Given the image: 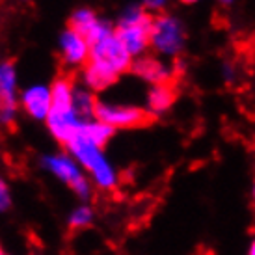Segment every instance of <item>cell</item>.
Returning <instances> with one entry per match:
<instances>
[{
  "mask_svg": "<svg viewBox=\"0 0 255 255\" xmlns=\"http://www.w3.org/2000/svg\"><path fill=\"white\" fill-rule=\"evenodd\" d=\"M134 58L128 54L116 32L93 45L84 67V80L92 90L99 92L114 84L120 75L130 71Z\"/></svg>",
  "mask_w": 255,
  "mask_h": 255,
  "instance_id": "6da1fadb",
  "label": "cell"
},
{
  "mask_svg": "<svg viewBox=\"0 0 255 255\" xmlns=\"http://www.w3.org/2000/svg\"><path fill=\"white\" fill-rule=\"evenodd\" d=\"M67 149L71 156L80 164V168L90 175L95 186H99L101 190H112L118 184V171L108 160L103 147L92 143L82 132H78L71 142L67 143Z\"/></svg>",
  "mask_w": 255,
  "mask_h": 255,
  "instance_id": "7a4b0ae2",
  "label": "cell"
},
{
  "mask_svg": "<svg viewBox=\"0 0 255 255\" xmlns=\"http://www.w3.org/2000/svg\"><path fill=\"white\" fill-rule=\"evenodd\" d=\"M188 34L186 26L181 17L173 13H160L153 15V24H151V39H149V49L160 58H181L183 50L186 49Z\"/></svg>",
  "mask_w": 255,
  "mask_h": 255,
  "instance_id": "3957f363",
  "label": "cell"
},
{
  "mask_svg": "<svg viewBox=\"0 0 255 255\" xmlns=\"http://www.w3.org/2000/svg\"><path fill=\"white\" fill-rule=\"evenodd\" d=\"M43 166L45 170H49L56 179L65 183L69 188L77 192L80 198H86L90 194L92 184L86 177V171L78 166V162L71 155L65 153H58V155H49L43 158Z\"/></svg>",
  "mask_w": 255,
  "mask_h": 255,
  "instance_id": "277c9868",
  "label": "cell"
},
{
  "mask_svg": "<svg viewBox=\"0 0 255 255\" xmlns=\"http://www.w3.org/2000/svg\"><path fill=\"white\" fill-rule=\"evenodd\" d=\"M95 120L103 121L112 128H136L147 125L153 120L145 108L130 107V105H108L97 101L95 105Z\"/></svg>",
  "mask_w": 255,
  "mask_h": 255,
  "instance_id": "5b68a950",
  "label": "cell"
},
{
  "mask_svg": "<svg viewBox=\"0 0 255 255\" xmlns=\"http://www.w3.org/2000/svg\"><path fill=\"white\" fill-rule=\"evenodd\" d=\"M130 73L151 86L170 84L175 77L171 64H168L164 58L156 56V54H143L140 58H134Z\"/></svg>",
  "mask_w": 255,
  "mask_h": 255,
  "instance_id": "8992f818",
  "label": "cell"
},
{
  "mask_svg": "<svg viewBox=\"0 0 255 255\" xmlns=\"http://www.w3.org/2000/svg\"><path fill=\"white\" fill-rule=\"evenodd\" d=\"M151 24H153V17L149 21L138 22V24H118L116 26V36L132 58H140L143 54H147L149 39H151Z\"/></svg>",
  "mask_w": 255,
  "mask_h": 255,
  "instance_id": "52a82bcc",
  "label": "cell"
},
{
  "mask_svg": "<svg viewBox=\"0 0 255 255\" xmlns=\"http://www.w3.org/2000/svg\"><path fill=\"white\" fill-rule=\"evenodd\" d=\"M17 110L13 62L0 64V123H11Z\"/></svg>",
  "mask_w": 255,
  "mask_h": 255,
  "instance_id": "ba28073f",
  "label": "cell"
},
{
  "mask_svg": "<svg viewBox=\"0 0 255 255\" xmlns=\"http://www.w3.org/2000/svg\"><path fill=\"white\" fill-rule=\"evenodd\" d=\"M177 99V90L173 82L170 84H158L151 86L147 92V101H145V110L151 118H158L168 112L173 103Z\"/></svg>",
  "mask_w": 255,
  "mask_h": 255,
  "instance_id": "9c48e42d",
  "label": "cell"
},
{
  "mask_svg": "<svg viewBox=\"0 0 255 255\" xmlns=\"http://www.w3.org/2000/svg\"><path fill=\"white\" fill-rule=\"evenodd\" d=\"M90 45L75 30L67 28L62 34V54L64 60L71 65H86L90 58Z\"/></svg>",
  "mask_w": 255,
  "mask_h": 255,
  "instance_id": "30bf717a",
  "label": "cell"
},
{
  "mask_svg": "<svg viewBox=\"0 0 255 255\" xmlns=\"http://www.w3.org/2000/svg\"><path fill=\"white\" fill-rule=\"evenodd\" d=\"M22 107L24 110L36 118V120H47L52 107V99H50V90L43 88V86H34L22 93Z\"/></svg>",
  "mask_w": 255,
  "mask_h": 255,
  "instance_id": "8fae6325",
  "label": "cell"
},
{
  "mask_svg": "<svg viewBox=\"0 0 255 255\" xmlns=\"http://www.w3.org/2000/svg\"><path fill=\"white\" fill-rule=\"evenodd\" d=\"M73 97H75L73 77L71 75L58 77L54 80L52 88H50V99H52L50 112H69V110H75L73 108Z\"/></svg>",
  "mask_w": 255,
  "mask_h": 255,
  "instance_id": "7c38bea8",
  "label": "cell"
},
{
  "mask_svg": "<svg viewBox=\"0 0 255 255\" xmlns=\"http://www.w3.org/2000/svg\"><path fill=\"white\" fill-rule=\"evenodd\" d=\"M99 22L101 21L97 19V15L93 13L92 9H78V11H75L71 15V19H69V28L75 30L77 34H80L88 41L90 36L97 30Z\"/></svg>",
  "mask_w": 255,
  "mask_h": 255,
  "instance_id": "4fadbf2b",
  "label": "cell"
},
{
  "mask_svg": "<svg viewBox=\"0 0 255 255\" xmlns=\"http://www.w3.org/2000/svg\"><path fill=\"white\" fill-rule=\"evenodd\" d=\"M114 130H116V128H112L110 125L103 123V121L90 120L84 123V127H82L80 132H82L92 143L99 145V147H105V145L108 143V140L114 136Z\"/></svg>",
  "mask_w": 255,
  "mask_h": 255,
  "instance_id": "5bb4252c",
  "label": "cell"
},
{
  "mask_svg": "<svg viewBox=\"0 0 255 255\" xmlns=\"http://www.w3.org/2000/svg\"><path fill=\"white\" fill-rule=\"evenodd\" d=\"M92 222H93V211L86 205L77 207L71 213V216H69V224H71L73 227H77V229L88 227Z\"/></svg>",
  "mask_w": 255,
  "mask_h": 255,
  "instance_id": "9a60e30c",
  "label": "cell"
},
{
  "mask_svg": "<svg viewBox=\"0 0 255 255\" xmlns=\"http://www.w3.org/2000/svg\"><path fill=\"white\" fill-rule=\"evenodd\" d=\"M220 77L226 84H237L241 80V67L237 62H231V60H226L220 65Z\"/></svg>",
  "mask_w": 255,
  "mask_h": 255,
  "instance_id": "2e32d148",
  "label": "cell"
},
{
  "mask_svg": "<svg viewBox=\"0 0 255 255\" xmlns=\"http://www.w3.org/2000/svg\"><path fill=\"white\" fill-rule=\"evenodd\" d=\"M168 4H170V0H142V4H140V6H142L147 13L160 15V13H166Z\"/></svg>",
  "mask_w": 255,
  "mask_h": 255,
  "instance_id": "e0dca14e",
  "label": "cell"
},
{
  "mask_svg": "<svg viewBox=\"0 0 255 255\" xmlns=\"http://www.w3.org/2000/svg\"><path fill=\"white\" fill-rule=\"evenodd\" d=\"M11 196H9V186L6 184V181L0 177V211H6L9 207Z\"/></svg>",
  "mask_w": 255,
  "mask_h": 255,
  "instance_id": "ac0fdd59",
  "label": "cell"
},
{
  "mask_svg": "<svg viewBox=\"0 0 255 255\" xmlns=\"http://www.w3.org/2000/svg\"><path fill=\"white\" fill-rule=\"evenodd\" d=\"M216 2H218L222 7H231V6H235L239 0H216Z\"/></svg>",
  "mask_w": 255,
  "mask_h": 255,
  "instance_id": "d6986e66",
  "label": "cell"
},
{
  "mask_svg": "<svg viewBox=\"0 0 255 255\" xmlns=\"http://www.w3.org/2000/svg\"><path fill=\"white\" fill-rule=\"evenodd\" d=\"M181 4H184V6H194V4H198V2H201V0H179Z\"/></svg>",
  "mask_w": 255,
  "mask_h": 255,
  "instance_id": "ffe728a7",
  "label": "cell"
},
{
  "mask_svg": "<svg viewBox=\"0 0 255 255\" xmlns=\"http://www.w3.org/2000/svg\"><path fill=\"white\" fill-rule=\"evenodd\" d=\"M248 255H255V237H254V241H252V244H250Z\"/></svg>",
  "mask_w": 255,
  "mask_h": 255,
  "instance_id": "44dd1931",
  "label": "cell"
},
{
  "mask_svg": "<svg viewBox=\"0 0 255 255\" xmlns=\"http://www.w3.org/2000/svg\"><path fill=\"white\" fill-rule=\"evenodd\" d=\"M252 196H254V201H255V179H254V186H252Z\"/></svg>",
  "mask_w": 255,
  "mask_h": 255,
  "instance_id": "7402d4cb",
  "label": "cell"
},
{
  "mask_svg": "<svg viewBox=\"0 0 255 255\" xmlns=\"http://www.w3.org/2000/svg\"><path fill=\"white\" fill-rule=\"evenodd\" d=\"M0 255H2V252H0Z\"/></svg>",
  "mask_w": 255,
  "mask_h": 255,
  "instance_id": "603a6c76",
  "label": "cell"
}]
</instances>
